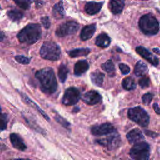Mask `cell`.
<instances>
[{
  "label": "cell",
  "instance_id": "24",
  "mask_svg": "<svg viewBox=\"0 0 160 160\" xmlns=\"http://www.w3.org/2000/svg\"><path fill=\"white\" fill-rule=\"evenodd\" d=\"M20 94H21V96H22V98H23V99H24L27 103L29 104H30L31 106H32L33 108H36V109L42 114V116H43V117H44L45 119H47V121H49V117L47 116V114H46L45 112H44L42 111V109H41L35 102H32V101L26 96V94H24V93H22V92H20Z\"/></svg>",
  "mask_w": 160,
  "mask_h": 160
},
{
  "label": "cell",
  "instance_id": "4",
  "mask_svg": "<svg viewBox=\"0 0 160 160\" xmlns=\"http://www.w3.org/2000/svg\"><path fill=\"white\" fill-rule=\"evenodd\" d=\"M40 55L45 59L57 61L61 56V49L54 42L45 41L40 49Z\"/></svg>",
  "mask_w": 160,
  "mask_h": 160
},
{
  "label": "cell",
  "instance_id": "26",
  "mask_svg": "<svg viewBox=\"0 0 160 160\" xmlns=\"http://www.w3.org/2000/svg\"><path fill=\"white\" fill-rule=\"evenodd\" d=\"M68 72H69L68 68L65 64H61L59 66L58 68V77L61 82H64L66 81L68 76Z\"/></svg>",
  "mask_w": 160,
  "mask_h": 160
},
{
  "label": "cell",
  "instance_id": "12",
  "mask_svg": "<svg viewBox=\"0 0 160 160\" xmlns=\"http://www.w3.org/2000/svg\"><path fill=\"white\" fill-rule=\"evenodd\" d=\"M82 101L87 104L94 105L101 100V95L96 91H89L84 94L82 96Z\"/></svg>",
  "mask_w": 160,
  "mask_h": 160
},
{
  "label": "cell",
  "instance_id": "25",
  "mask_svg": "<svg viewBox=\"0 0 160 160\" xmlns=\"http://www.w3.org/2000/svg\"><path fill=\"white\" fill-rule=\"evenodd\" d=\"M122 87L126 90H133L136 88V84L134 80L131 77L125 78L122 82Z\"/></svg>",
  "mask_w": 160,
  "mask_h": 160
},
{
  "label": "cell",
  "instance_id": "16",
  "mask_svg": "<svg viewBox=\"0 0 160 160\" xmlns=\"http://www.w3.org/2000/svg\"><path fill=\"white\" fill-rule=\"evenodd\" d=\"M96 31V25L90 24L85 26L81 32V39L83 41L88 40L92 38Z\"/></svg>",
  "mask_w": 160,
  "mask_h": 160
},
{
  "label": "cell",
  "instance_id": "6",
  "mask_svg": "<svg viewBox=\"0 0 160 160\" xmlns=\"http://www.w3.org/2000/svg\"><path fill=\"white\" fill-rule=\"evenodd\" d=\"M128 118L142 127H146L149 122V116L147 112L141 107H134L129 109Z\"/></svg>",
  "mask_w": 160,
  "mask_h": 160
},
{
  "label": "cell",
  "instance_id": "13",
  "mask_svg": "<svg viewBox=\"0 0 160 160\" xmlns=\"http://www.w3.org/2000/svg\"><path fill=\"white\" fill-rule=\"evenodd\" d=\"M126 138L129 142L131 144H135L138 142L142 141V140L144 139L141 131L138 128L133 129L128 132L126 134Z\"/></svg>",
  "mask_w": 160,
  "mask_h": 160
},
{
  "label": "cell",
  "instance_id": "22",
  "mask_svg": "<svg viewBox=\"0 0 160 160\" xmlns=\"http://www.w3.org/2000/svg\"><path fill=\"white\" fill-rule=\"evenodd\" d=\"M147 65L141 61H139L135 65L134 67V74L137 76H144L148 72Z\"/></svg>",
  "mask_w": 160,
  "mask_h": 160
},
{
  "label": "cell",
  "instance_id": "15",
  "mask_svg": "<svg viewBox=\"0 0 160 160\" xmlns=\"http://www.w3.org/2000/svg\"><path fill=\"white\" fill-rule=\"evenodd\" d=\"M102 2L91 1L86 4L84 6V9L88 14L93 15L99 12V11L102 8Z\"/></svg>",
  "mask_w": 160,
  "mask_h": 160
},
{
  "label": "cell",
  "instance_id": "18",
  "mask_svg": "<svg viewBox=\"0 0 160 160\" xmlns=\"http://www.w3.org/2000/svg\"><path fill=\"white\" fill-rule=\"evenodd\" d=\"M52 15L56 19H60L64 17L65 11L62 1H60L54 5L52 8Z\"/></svg>",
  "mask_w": 160,
  "mask_h": 160
},
{
  "label": "cell",
  "instance_id": "5",
  "mask_svg": "<svg viewBox=\"0 0 160 160\" xmlns=\"http://www.w3.org/2000/svg\"><path fill=\"white\" fill-rule=\"evenodd\" d=\"M129 155L134 160H148L150 156L149 144L141 141L134 144L129 151Z\"/></svg>",
  "mask_w": 160,
  "mask_h": 160
},
{
  "label": "cell",
  "instance_id": "31",
  "mask_svg": "<svg viewBox=\"0 0 160 160\" xmlns=\"http://www.w3.org/2000/svg\"><path fill=\"white\" fill-rule=\"evenodd\" d=\"M55 119L56 120L57 122H58L59 124H61L62 126H64V128L68 129L70 127V124L69 122H68L66 119H64L63 118L61 117L59 115H56L55 117H54Z\"/></svg>",
  "mask_w": 160,
  "mask_h": 160
},
{
  "label": "cell",
  "instance_id": "1",
  "mask_svg": "<svg viewBox=\"0 0 160 160\" xmlns=\"http://www.w3.org/2000/svg\"><path fill=\"white\" fill-rule=\"evenodd\" d=\"M35 77L40 84L42 91L48 94L54 93L58 87L57 80L53 69L51 68H45L35 74Z\"/></svg>",
  "mask_w": 160,
  "mask_h": 160
},
{
  "label": "cell",
  "instance_id": "37",
  "mask_svg": "<svg viewBox=\"0 0 160 160\" xmlns=\"http://www.w3.org/2000/svg\"><path fill=\"white\" fill-rule=\"evenodd\" d=\"M145 134L149 136H151V137H152V138H154L156 136H158V134L154 132H152V131H145Z\"/></svg>",
  "mask_w": 160,
  "mask_h": 160
},
{
  "label": "cell",
  "instance_id": "34",
  "mask_svg": "<svg viewBox=\"0 0 160 160\" xmlns=\"http://www.w3.org/2000/svg\"><path fill=\"white\" fill-rule=\"evenodd\" d=\"M139 84L142 88H146L149 85V79L147 76H144L139 81Z\"/></svg>",
  "mask_w": 160,
  "mask_h": 160
},
{
  "label": "cell",
  "instance_id": "11",
  "mask_svg": "<svg viewBox=\"0 0 160 160\" xmlns=\"http://www.w3.org/2000/svg\"><path fill=\"white\" fill-rule=\"evenodd\" d=\"M136 52L141 55L144 59L149 61L151 64L154 66H157L159 64V59L151 52H150L147 49L142 46H138L136 48Z\"/></svg>",
  "mask_w": 160,
  "mask_h": 160
},
{
  "label": "cell",
  "instance_id": "10",
  "mask_svg": "<svg viewBox=\"0 0 160 160\" xmlns=\"http://www.w3.org/2000/svg\"><path fill=\"white\" fill-rule=\"evenodd\" d=\"M91 131L92 134L94 136H104L114 133L115 129L111 123L106 122L100 125L93 126L91 128Z\"/></svg>",
  "mask_w": 160,
  "mask_h": 160
},
{
  "label": "cell",
  "instance_id": "32",
  "mask_svg": "<svg viewBox=\"0 0 160 160\" xmlns=\"http://www.w3.org/2000/svg\"><path fill=\"white\" fill-rule=\"evenodd\" d=\"M15 59L17 62L22 64H28L30 62V59L28 58L21 55L15 56Z\"/></svg>",
  "mask_w": 160,
  "mask_h": 160
},
{
  "label": "cell",
  "instance_id": "29",
  "mask_svg": "<svg viewBox=\"0 0 160 160\" xmlns=\"http://www.w3.org/2000/svg\"><path fill=\"white\" fill-rule=\"evenodd\" d=\"M8 116L5 114H0V130H5L7 128Z\"/></svg>",
  "mask_w": 160,
  "mask_h": 160
},
{
  "label": "cell",
  "instance_id": "39",
  "mask_svg": "<svg viewBox=\"0 0 160 160\" xmlns=\"http://www.w3.org/2000/svg\"><path fill=\"white\" fill-rule=\"evenodd\" d=\"M4 38V34L0 30V41H2Z\"/></svg>",
  "mask_w": 160,
  "mask_h": 160
},
{
  "label": "cell",
  "instance_id": "38",
  "mask_svg": "<svg viewBox=\"0 0 160 160\" xmlns=\"http://www.w3.org/2000/svg\"><path fill=\"white\" fill-rule=\"evenodd\" d=\"M153 108H154L155 112H156L157 114H160V108H159V107L158 106V105L157 103H154V104H153Z\"/></svg>",
  "mask_w": 160,
  "mask_h": 160
},
{
  "label": "cell",
  "instance_id": "42",
  "mask_svg": "<svg viewBox=\"0 0 160 160\" xmlns=\"http://www.w3.org/2000/svg\"><path fill=\"white\" fill-rule=\"evenodd\" d=\"M1 106H0V113H1Z\"/></svg>",
  "mask_w": 160,
  "mask_h": 160
},
{
  "label": "cell",
  "instance_id": "35",
  "mask_svg": "<svg viewBox=\"0 0 160 160\" xmlns=\"http://www.w3.org/2000/svg\"><path fill=\"white\" fill-rule=\"evenodd\" d=\"M119 68L121 72L123 74H128L129 72V71H130L129 67L128 65L125 64H123V63L119 64Z\"/></svg>",
  "mask_w": 160,
  "mask_h": 160
},
{
  "label": "cell",
  "instance_id": "19",
  "mask_svg": "<svg viewBox=\"0 0 160 160\" xmlns=\"http://www.w3.org/2000/svg\"><path fill=\"white\" fill-rule=\"evenodd\" d=\"M96 44L102 48H107L111 43L110 38L105 33L100 34L96 39Z\"/></svg>",
  "mask_w": 160,
  "mask_h": 160
},
{
  "label": "cell",
  "instance_id": "20",
  "mask_svg": "<svg viewBox=\"0 0 160 160\" xmlns=\"http://www.w3.org/2000/svg\"><path fill=\"white\" fill-rule=\"evenodd\" d=\"M109 8L113 14H117L122 12L124 2L123 1H111L109 2Z\"/></svg>",
  "mask_w": 160,
  "mask_h": 160
},
{
  "label": "cell",
  "instance_id": "33",
  "mask_svg": "<svg viewBox=\"0 0 160 160\" xmlns=\"http://www.w3.org/2000/svg\"><path fill=\"white\" fill-rule=\"evenodd\" d=\"M152 98H153L152 94H151L150 92L146 93L142 97V101L143 104H144L145 105H148L151 102Z\"/></svg>",
  "mask_w": 160,
  "mask_h": 160
},
{
  "label": "cell",
  "instance_id": "7",
  "mask_svg": "<svg viewBox=\"0 0 160 160\" xmlns=\"http://www.w3.org/2000/svg\"><path fill=\"white\" fill-rule=\"evenodd\" d=\"M79 25L75 21H70L61 24L56 29V34L59 37L71 35L77 32Z\"/></svg>",
  "mask_w": 160,
  "mask_h": 160
},
{
  "label": "cell",
  "instance_id": "2",
  "mask_svg": "<svg viewBox=\"0 0 160 160\" xmlns=\"http://www.w3.org/2000/svg\"><path fill=\"white\" fill-rule=\"evenodd\" d=\"M42 30L39 24L31 23L24 28L17 35L19 42L32 44L37 42L41 37Z\"/></svg>",
  "mask_w": 160,
  "mask_h": 160
},
{
  "label": "cell",
  "instance_id": "9",
  "mask_svg": "<svg viewBox=\"0 0 160 160\" xmlns=\"http://www.w3.org/2000/svg\"><path fill=\"white\" fill-rule=\"evenodd\" d=\"M96 141L98 144L106 147L109 150H112L119 146L121 144V138L118 134H114L107 138L98 139Z\"/></svg>",
  "mask_w": 160,
  "mask_h": 160
},
{
  "label": "cell",
  "instance_id": "8",
  "mask_svg": "<svg viewBox=\"0 0 160 160\" xmlns=\"http://www.w3.org/2000/svg\"><path fill=\"white\" fill-rule=\"evenodd\" d=\"M81 97L79 91L74 87L68 88L63 95L62 102L66 106H71L76 104Z\"/></svg>",
  "mask_w": 160,
  "mask_h": 160
},
{
  "label": "cell",
  "instance_id": "14",
  "mask_svg": "<svg viewBox=\"0 0 160 160\" xmlns=\"http://www.w3.org/2000/svg\"><path fill=\"white\" fill-rule=\"evenodd\" d=\"M10 140L13 147L19 151H24L26 149V146L24 144L22 138L16 133H12L10 135Z\"/></svg>",
  "mask_w": 160,
  "mask_h": 160
},
{
  "label": "cell",
  "instance_id": "41",
  "mask_svg": "<svg viewBox=\"0 0 160 160\" xmlns=\"http://www.w3.org/2000/svg\"><path fill=\"white\" fill-rule=\"evenodd\" d=\"M13 160H30L29 159H13Z\"/></svg>",
  "mask_w": 160,
  "mask_h": 160
},
{
  "label": "cell",
  "instance_id": "40",
  "mask_svg": "<svg viewBox=\"0 0 160 160\" xmlns=\"http://www.w3.org/2000/svg\"><path fill=\"white\" fill-rule=\"evenodd\" d=\"M153 51H154V52H156V53H159V49H158L154 48V49H153Z\"/></svg>",
  "mask_w": 160,
  "mask_h": 160
},
{
  "label": "cell",
  "instance_id": "27",
  "mask_svg": "<svg viewBox=\"0 0 160 160\" xmlns=\"http://www.w3.org/2000/svg\"><path fill=\"white\" fill-rule=\"evenodd\" d=\"M8 16L9 19H11L13 21H18L21 19L23 17V13L18 10V9H12L8 11L7 12Z\"/></svg>",
  "mask_w": 160,
  "mask_h": 160
},
{
  "label": "cell",
  "instance_id": "28",
  "mask_svg": "<svg viewBox=\"0 0 160 160\" xmlns=\"http://www.w3.org/2000/svg\"><path fill=\"white\" fill-rule=\"evenodd\" d=\"M101 68L104 71H105L106 72H107L111 75L114 74V73L115 68H114V63L111 60H108L106 62L102 64Z\"/></svg>",
  "mask_w": 160,
  "mask_h": 160
},
{
  "label": "cell",
  "instance_id": "30",
  "mask_svg": "<svg viewBox=\"0 0 160 160\" xmlns=\"http://www.w3.org/2000/svg\"><path fill=\"white\" fill-rule=\"evenodd\" d=\"M15 3L21 8L23 9H28L30 8L31 2L27 0H19V1H14Z\"/></svg>",
  "mask_w": 160,
  "mask_h": 160
},
{
  "label": "cell",
  "instance_id": "3",
  "mask_svg": "<svg viewBox=\"0 0 160 160\" xmlns=\"http://www.w3.org/2000/svg\"><path fill=\"white\" fill-rule=\"evenodd\" d=\"M139 26L142 32L147 35H154L159 29L158 20L151 14L142 16L139 21Z\"/></svg>",
  "mask_w": 160,
  "mask_h": 160
},
{
  "label": "cell",
  "instance_id": "23",
  "mask_svg": "<svg viewBox=\"0 0 160 160\" xmlns=\"http://www.w3.org/2000/svg\"><path fill=\"white\" fill-rule=\"evenodd\" d=\"M89 52H90V49L88 48H78V49H75L68 52L69 56L71 58L86 56Z\"/></svg>",
  "mask_w": 160,
  "mask_h": 160
},
{
  "label": "cell",
  "instance_id": "36",
  "mask_svg": "<svg viewBox=\"0 0 160 160\" xmlns=\"http://www.w3.org/2000/svg\"><path fill=\"white\" fill-rule=\"evenodd\" d=\"M41 22L43 25V26L46 28V29H48L50 26H51V22L49 21V19L48 16H44L42 18H41Z\"/></svg>",
  "mask_w": 160,
  "mask_h": 160
},
{
  "label": "cell",
  "instance_id": "21",
  "mask_svg": "<svg viewBox=\"0 0 160 160\" xmlns=\"http://www.w3.org/2000/svg\"><path fill=\"white\" fill-rule=\"evenodd\" d=\"M91 79L92 82L96 86H101L103 82L104 74L99 71H95L91 73Z\"/></svg>",
  "mask_w": 160,
  "mask_h": 160
},
{
  "label": "cell",
  "instance_id": "17",
  "mask_svg": "<svg viewBox=\"0 0 160 160\" xmlns=\"http://www.w3.org/2000/svg\"><path fill=\"white\" fill-rule=\"evenodd\" d=\"M89 69V64L86 60L78 61L74 68V73L76 76H81Z\"/></svg>",
  "mask_w": 160,
  "mask_h": 160
}]
</instances>
